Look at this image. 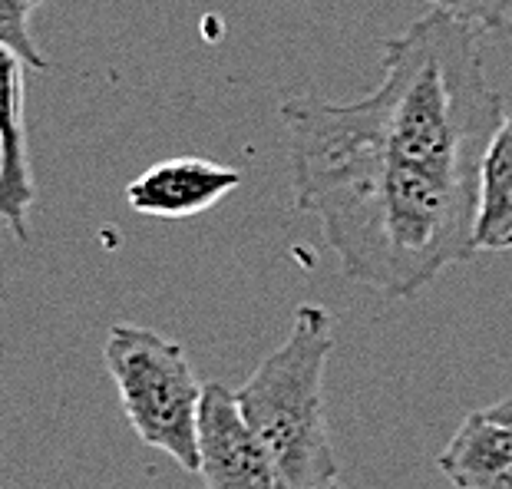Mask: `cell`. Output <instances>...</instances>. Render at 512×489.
I'll return each mask as SVG.
<instances>
[{
	"label": "cell",
	"instance_id": "8fae6325",
	"mask_svg": "<svg viewBox=\"0 0 512 489\" xmlns=\"http://www.w3.org/2000/svg\"><path fill=\"white\" fill-rule=\"evenodd\" d=\"M321 489H344V486H341V483H337V480H334V483H328V486H321Z\"/></svg>",
	"mask_w": 512,
	"mask_h": 489
},
{
	"label": "cell",
	"instance_id": "30bf717a",
	"mask_svg": "<svg viewBox=\"0 0 512 489\" xmlns=\"http://www.w3.org/2000/svg\"><path fill=\"white\" fill-rule=\"evenodd\" d=\"M427 4L450 10L453 17L473 24L479 34L512 40V0H427Z\"/></svg>",
	"mask_w": 512,
	"mask_h": 489
},
{
	"label": "cell",
	"instance_id": "8992f818",
	"mask_svg": "<svg viewBox=\"0 0 512 489\" xmlns=\"http://www.w3.org/2000/svg\"><path fill=\"white\" fill-rule=\"evenodd\" d=\"M238 186H242V172L232 166L199 156H176L156 162L129 182L126 202L139 215H152V219H192L219 205Z\"/></svg>",
	"mask_w": 512,
	"mask_h": 489
},
{
	"label": "cell",
	"instance_id": "7a4b0ae2",
	"mask_svg": "<svg viewBox=\"0 0 512 489\" xmlns=\"http://www.w3.org/2000/svg\"><path fill=\"white\" fill-rule=\"evenodd\" d=\"M331 347V311L301 304L285 344L235 390L238 410L271 456L278 489H321L337 480L324 414V367Z\"/></svg>",
	"mask_w": 512,
	"mask_h": 489
},
{
	"label": "cell",
	"instance_id": "6da1fadb",
	"mask_svg": "<svg viewBox=\"0 0 512 489\" xmlns=\"http://www.w3.org/2000/svg\"><path fill=\"white\" fill-rule=\"evenodd\" d=\"M483 34L430 7L380 47V83L354 103H281L294 202L314 215L344 275L413 298L476 255L479 162L503 123Z\"/></svg>",
	"mask_w": 512,
	"mask_h": 489
},
{
	"label": "cell",
	"instance_id": "277c9868",
	"mask_svg": "<svg viewBox=\"0 0 512 489\" xmlns=\"http://www.w3.org/2000/svg\"><path fill=\"white\" fill-rule=\"evenodd\" d=\"M199 476L205 489H278L275 466L238 410L235 390L205 384L199 407Z\"/></svg>",
	"mask_w": 512,
	"mask_h": 489
},
{
	"label": "cell",
	"instance_id": "ba28073f",
	"mask_svg": "<svg viewBox=\"0 0 512 489\" xmlns=\"http://www.w3.org/2000/svg\"><path fill=\"white\" fill-rule=\"evenodd\" d=\"M473 245L476 252L512 248V113L503 116L479 162Z\"/></svg>",
	"mask_w": 512,
	"mask_h": 489
},
{
	"label": "cell",
	"instance_id": "9c48e42d",
	"mask_svg": "<svg viewBox=\"0 0 512 489\" xmlns=\"http://www.w3.org/2000/svg\"><path fill=\"white\" fill-rule=\"evenodd\" d=\"M43 4L47 0H0V47L14 50L30 70H50V60L30 34V17Z\"/></svg>",
	"mask_w": 512,
	"mask_h": 489
},
{
	"label": "cell",
	"instance_id": "52a82bcc",
	"mask_svg": "<svg viewBox=\"0 0 512 489\" xmlns=\"http://www.w3.org/2000/svg\"><path fill=\"white\" fill-rule=\"evenodd\" d=\"M437 466L456 489H512V400L473 410Z\"/></svg>",
	"mask_w": 512,
	"mask_h": 489
},
{
	"label": "cell",
	"instance_id": "5b68a950",
	"mask_svg": "<svg viewBox=\"0 0 512 489\" xmlns=\"http://www.w3.org/2000/svg\"><path fill=\"white\" fill-rule=\"evenodd\" d=\"M37 202L34 166L27 149L24 60L0 47V222L20 245L30 242V212Z\"/></svg>",
	"mask_w": 512,
	"mask_h": 489
},
{
	"label": "cell",
	"instance_id": "3957f363",
	"mask_svg": "<svg viewBox=\"0 0 512 489\" xmlns=\"http://www.w3.org/2000/svg\"><path fill=\"white\" fill-rule=\"evenodd\" d=\"M103 361L136 437L172 456L185 473H199V407L205 384L195 377L185 347L143 324H113L103 344Z\"/></svg>",
	"mask_w": 512,
	"mask_h": 489
}]
</instances>
